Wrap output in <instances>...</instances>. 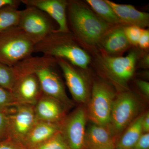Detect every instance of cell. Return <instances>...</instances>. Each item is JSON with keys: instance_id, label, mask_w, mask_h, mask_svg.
<instances>
[{"instance_id": "cell-1", "label": "cell", "mask_w": 149, "mask_h": 149, "mask_svg": "<svg viewBox=\"0 0 149 149\" xmlns=\"http://www.w3.org/2000/svg\"><path fill=\"white\" fill-rule=\"evenodd\" d=\"M56 61V59L48 56H31L24 60V65L27 72L37 76L43 94L57 100L68 109L73 104L68 97L63 83L54 68Z\"/></svg>"}, {"instance_id": "cell-2", "label": "cell", "mask_w": 149, "mask_h": 149, "mask_svg": "<svg viewBox=\"0 0 149 149\" xmlns=\"http://www.w3.org/2000/svg\"><path fill=\"white\" fill-rule=\"evenodd\" d=\"M68 33L55 30L35 44L34 53H40L43 56L56 59H62L72 65L86 69L91 62V57L67 37Z\"/></svg>"}, {"instance_id": "cell-3", "label": "cell", "mask_w": 149, "mask_h": 149, "mask_svg": "<svg viewBox=\"0 0 149 149\" xmlns=\"http://www.w3.org/2000/svg\"><path fill=\"white\" fill-rule=\"evenodd\" d=\"M70 22L73 31L84 42L95 45L108 32L107 23L79 2H68Z\"/></svg>"}, {"instance_id": "cell-4", "label": "cell", "mask_w": 149, "mask_h": 149, "mask_svg": "<svg viewBox=\"0 0 149 149\" xmlns=\"http://www.w3.org/2000/svg\"><path fill=\"white\" fill-rule=\"evenodd\" d=\"M35 44L18 27L0 33V63L13 66L32 56Z\"/></svg>"}, {"instance_id": "cell-5", "label": "cell", "mask_w": 149, "mask_h": 149, "mask_svg": "<svg viewBox=\"0 0 149 149\" xmlns=\"http://www.w3.org/2000/svg\"><path fill=\"white\" fill-rule=\"evenodd\" d=\"M140 104L134 94L125 92L116 96L108 128L115 139L124 132L137 117Z\"/></svg>"}, {"instance_id": "cell-6", "label": "cell", "mask_w": 149, "mask_h": 149, "mask_svg": "<svg viewBox=\"0 0 149 149\" xmlns=\"http://www.w3.org/2000/svg\"><path fill=\"white\" fill-rule=\"evenodd\" d=\"M116 96L113 89L108 84L102 81L94 83L86 110L87 116L93 123L108 127Z\"/></svg>"}, {"instance_id": "cell-7", "label": "cell", "mask_w": 149, "mask_h": 149, "mask_svg": "<svg viewBox=\"0 0 149 149\" xmlns=\"http://www.w3.org/2000/svg\"><path fill=\"white\" fill-rule=\"evenodd\" d=\"M18 27L35 45L56 30L47 14L30 6L21 10Z\"/></svg>"}, {"instance_id": "cell-8", "label": "cell", "mask_w": 149, "mask_h": 149, "mask_svg": "<svg viewBox=\"0 0 149 149\" xmlns=\"http://www.w3.org/2000/svg\"><path fill=\"white\" fill-rule=\"evenodd\" d=\"M87 116L82 106L77 108L62 121L60 132L70 149H85Z\"/></svg>"}, {"instance_id": "cell-9", "label": "cell", "mask_w": 149, "mask_h": 149, "mask_svg": "<svg viewBox=\"0 0 149 149\" xmlns=\"http://www.w3.org/2000/svg\"><path fill=\"white\" fill-rule=\"evenodd\" d=\"M7 116L8 139L22 144L37 120L34 105L18 104Z\"/></svg>"}, {"instance_id": "cell-10", "label": "cell", "mask_w": 149, "mask_h": 149, "mask_svg": "<svg viewBox=\"0 0 149 149\" xmlns=\"http://www.w3.org/2000/svg\"><path fill=\"white\" fill-rule=\"evenodd\" d=\"M139 56L138 51L133 50L125 56H105L102 59V65L115 82L125 86L133 77Z\"/></svg>"}, {"instance_id": "cell-11", "label": "cell", "mask_w": 149, "mask_h": 149, "mask_svg": "<svg viewBox=\"0 0 149 149\" xmlns=\"http://www.w3.org/2000/svg\"><path fill=\"white\" fill-rule=\"evenodd\" d=\"M11 92L17 104L32 105L43 95L38 78L32 72L20 75Z\"/></svg>"}, {"instance_id": "cell-12", "label": "cell", "mask_w": 149, "mask_h": 149, "mask_svg": "<svg viewBox=\"0 0 149 149\" xmlns=\"http://www.w3.org/2000/svg\"><path fill=\"white\" fill-rule=\"evenodd\" d=\"M56 60L72 98L77 102L85 103L88 100L89 91L84 77L68 62L62 59H56Z\"/></svg>"}, {"instance_id": "cell-13", "label": "cell", "mask_w": 149, "mask_h": 149, "mask_svg": "<svg viewBox=\"0 0 149 149\" xmlns=\"http://www.w3.org/2000/svg\"><path fill=\"white\" fill-rule=\"evenodd\" d=\"M27 6L33 7L42 11L52 18L58 25L57 32H69L66 10L68 2L64 0H21Z\"/></svg>"}, {"instance_id": "cell-14", "label": "cell", "mask_w": 149, "mask_h": 149, "mask_svg": "<svg viewBox=\"0 0 149 149\" xmlns=\"http://www.w3.org/2000/svg\"><path fill=\"white\" fill-rule=\"evenodd\" d=\"M67 109L57 100L43 94L34 105L37 120L61 123Z\"/></svg>"}, {"instance_id": "cell-15", "label": "cell", "mask_w": 149, "mask_h": 149, "mask_svg": "<svg viewBox=\"0 0 149 149\" xmlns=\"http://www.w3.org/2000/svg\"><path fill=\"white\" fill-rule=\"evenodd\" d=\"M61 123L36 120L22 145L26 149H35L60 131Z\"/></svg>"}, {"instance_id": "cell-16", "label": "cell", "mask_w": 149, "mask_h": 149, "mask_svg": "<svg viewBox=\"0 0 149 149\" xmlns=\"http://www.w3.org/2000/svg\"><path fill=\"white\" fill-rule=\"evenodd\" d=\"M116 144L108 127L93 123L86 129L85 149H115Z\"/></svg>"}, {"instance_id": "cell-17", "label": "cell", "mask_w": 149, "mask_h": 149, "mask_svg": "<svg viewBox=\"0 0 149 149\" xmlns=\"http://www.w3.org/2000/svg\"><path fill=\"white\" fill-rule=\"evenodd\" d=\"M99 43L108 53L113 54L122 52L130 45L125 35L124 27H121L107 32Z\"/></svg>"}, {"instance_id": "cell-18", "label": "cell", "mask_w": 149, "mask_h": 149, "mask_svg": "<svg viewBox=\"0 0 149 149\" xmlns=\"http://www.w3.org/2000/svg\"><path fill=\"white\" fill-rule=\"evenodd\" d=\"M144 113L134 119L116 142L115 149H132L143 134L142 121Z\"/></svg>"}, {"instance_id": "cell-19", "label": "cell", "mask_w": 149, "mask_h": 149, "mask_svg": "<svg viewBox=\"0 0 149 149\" xmlns=\"http://www.w3.org/2000/svg\"><path fill=\"white\" fill-rule=\"evenodd\" d=\"M86 1L97 14L99 17L106 23L112 24L120 23L121 21L106 1L87 0Z\"/></svg>"}, {"instance_id": "cell-20", "label": "cell", "mask_w": 149, "mask_h": 149, "mask_svg": "<svg viewBox=\"0 0 149 149\" xmlns=\"http://www.w3.org/2000/svg\"><path fill=\"white\" fill-rule=\"evenodd\" d=\"M17 8L9 6L0 9V33L18 27L21 10Z\"/></svg>"}, {"instance_id": "cell-21", "label": "cell", "mask_w": 149, "mask_h": 149, "mask_svg": "<svg viewBox=\"0 0 149 149\" xmlns=\"http://www.w3.org/2000/svg\"><path fill=\"white\" fill-rule=\"evenodd\" d=\"M15 67L0 63V87L11 91L18 78Z\"/></svg>"}, {"instance_id": "cell-22", "label": "cell", "mask_w": 149, "mask_h": 149, "mask_svg": "<svg viewBox=\"0 0 149 149\" xmlns=\"http://www.w3.org/2000/svg\"><path fill=\"white\" fill-rule=\"evenodd\" d=\"M17 104L11 92L0 87V112L7 115Z\"/></svg>"}, {"instance_id": "cell-23", "label": "cell", "mask_w": 149, "mask_h": 149, "mask_svg": "<svg viewBox=\"0 0 149 149\" xmlns=\"http://www.w3.org/2000/svg\"><path fill=\"white\" fill-rule=\"evenodd\" d=\"M129 17L130 25L136 26L141 29L149 26V13L137 10L133 6L130 5Z\"/></svg>"}, {"instance_id": "cell-24", "label": "cell", "mask_w": 149, "mask_h": 149, "mask_svg": "<svg viewBox=\"0 0 149 149\" xmlns=\"http://www.w3.org/2000/svg\"><path fill=\"white\" fill-rule=\"evenodd\" d=\"M35 149H70L60 131Z\"/></svg>"}, {"instance_id": "cell-25", "label": "cell", "mask_w": 149, "mask_h": 149, "mask_svg": "<svg viewBox=\"0 0 149 149\" xmlns=\"http://www.w3.org/2000/svg\"><path fill=\"white\" fill-rule=\"evenodd\" d=\"M106 1L111 6L115 13L121 22L130 24L129 5L119 4L107 0H106Z\"/></svg>"}, {"instance_id": "cell-26", "label": "cell", "mask_w": 149, "mask_h": 149, "mask_svg": "<svg viewBox=\"0 0 149 149\" xmlns=\"http://www.w3.org/2000/svg\"><path fill=\"white\" fill-rule=\"evenodd\" d=\"M143 29L133 25L124 27L125 35L130 44L138 45Z\"/></svg>"}, {"instance_id": "cell-27", "label": "cell", "mask_w": 149, "mask_h": 149, "mask_svg": "<svg viewBox=\"0 0 149 149\" xmlns=\"http://www.w3.org/2000/svg\"><path fill=\"white\" fill-rule=\"evenodd\" d=\"M8 139V121L6 115L0 112V141Z\"/></svg>"}, {"instance_id": "cell-28", "label": "cell", "mask_w": 149, "mask_h": 149, "mask_svg": "<svg viewBox=\"0 0 149 149\" xmlns=\"http://www.w3.org/2000/svg\"><path fill=\"white\" fill-rule=\"evenodd\" d=\"M0 149H26L20 143L8 139L0 141Z\"/></svg>"}, {"instance_id": "cell-29", "label": "cell", "mask_w": 149, "mask_h": 149, "mask_svg": "<svg viewBox=\"0 0 149 149\" xmlns=\"http://www.w3.org/2000/svg\"><path fill=\"white\" fill-rule=\"evenodd\" d=\"M132 149H149V133H143Z\"/></svg>"}, {"instance_id": "cell-30", "label": "cell", "mask_w": 149, "mask_h": 149, "mask_svg": "<svg viewBox=\"0 0 149 149\" xmlns=\"http://www.w3.org/2000/svg\"><path fill=\"white\" fill-rule=\"evenodd\" d=\"M138 45L142 49H148L149 47V31L148 29H143Z\"/></svg>"}, {"instance_id": "cell-31", "label": "cell", "mask_w": 149, "mask_h": 149, "mask_svg": "<svg viewBox=\"0 0 149 149\" xmlns=\"http://www.w3.org/2000/svg\"><path fill=\"white\" fill-rule=\"evenodd\" d=\"M136 84L141 92L147 98L149 97V83L143 80H137Z\"/></svg>"}, {"instance_id": "cell-32", "label": "cell", "mask_w": 149, "mask_h": 149, "mask_svg": "<svg viewBox=\"0 0 149 149\" xmlns=\"http://www.w3.org/2000/svg\"><path fill=\"white\" fill-rule=\"evenodd\" d=\"M21 3V1L18 0H0V9L9 6L18 7Z\"/></svg>"}, {"instance_id": "cell-33", "label": "cell", "mask_w": 149, "mask_h": 149, "mask_svg": "<svg viewBox=\"0 0 149 149\" xmlns=\"http://www.w3.org/2000/svg\"><path fill=\"white\" fill-rule=\"evenodd\" d=\"M142 129L143 133H149V113L147 112L144 113L142 121Z\"/></svg>"}, {"instance_id": "cell-34", "label": "cell", "mask_w": 149, "mask_h": 149, "mask_svg": "<svg viewBox=\"0 0 149 149\" xmlns=\"http://www.w3.org/2000/svg\"><path fill=\"white\" fill-rule=\"evenodd\" d=\"M141 65L144 66V67H149V55L148 54H147L144 56L141 61Z\"/></svg>"}]
</instances>
